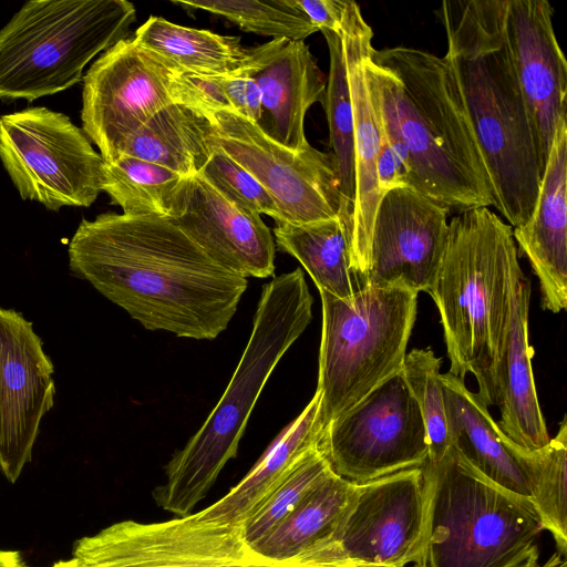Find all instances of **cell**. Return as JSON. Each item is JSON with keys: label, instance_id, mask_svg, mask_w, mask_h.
<instances>
[{"label": "cell", "instance_id": "1", "mask_svg": "<svg viewBox=\"0 0 567 567\" xmlns=\"http://www.w3.org/2000/svg\"><path fill=\"white\" fill-rule=\"evenodd\" d=\"M69 268L147 330L213 340L234 317L247 278L216 264L171 218L104 213L82 219Z\"/></svg>", "mask_w": 567, "mask_h": 567}, {"label": "cell", "instance_id": "2", "mask_svg": "<svg viewBox=\"0 0 567 567\" xmlns=\"http://www.w3.org/2000/svg\"><path fill=\"white\" fill-rule=\"evenodd\" d=\"M363 68L408 187L458 214L492 206L486 169L449 63L398 45L373 48Z\"/></svg>", "mask_w": 567, "mask_h": 567}, {"label": "cell", "instance_id": "3", "mask_svg": "<svg viewBox=\"0 0 567 567\" xmlns=\"http://www.w3.org/2000/svg\"><path fill=\"white\" fill-rule=\"evenodd\" d=\"M504 0L443 1V59L458 86L493 205L512 228L534 209L545 166L528 106L502 37Z\"/></svg>", "mask_w": 567, "mask_h": 567}, {"label": "cell", "instance_id": "4", "mask_svg": "<svg viewBox=\"0 0 567 567\" xmlns=\"http://www.w3.org/2000/svg\"><path fill=\"white\" fill-rule=\"evenodd\" d=\"M518 250L513 228L488 207L449 223L442 262L430 292L441 318L450 373H472L477 395L498 406V375L506 346Z\"/></svg>", "mask_w": 567, "mask_h": 567}, {"label": "cell", "instance_id": "5", "mask_svg": "<svg viewBox=\"0 0 567 567\" xmlns=\"http://www.w3.org/2000/svg\"><path fill=\"white\" fill-rule=\"evenodd\" d=\"M313 299L300 268L262 287L250 338L220 400L187 444L168 462L154 497L178 517L210 489L239 441L271 372L312 318Z\"/></svg>", "mask_w": 567, "mask_h": 567}, {"label": "cell", "instance_id": "6", "mask_svg": "<svg viewBox=\"0 0 567 567\" xmlns=\"http://www.w3.org/2000/svg\"><path fill=\"white\" fill-rule=\"evenodd\" d=\"M135 20L126 0L27 1L0 29V100L32 102L68 90Z\"/></svg>", "mask_w": 567, "mask_h": 567}, {"label": "cell", "instance_id": "7", "mask_svg": "<svg viewBox=\"0 0 567 567\" xmlns=\"http://www.w3.org/2000/svg\"><path fill=\"white\" fill-rule=\"evenodd\" d=\"M422 470L427 489L423 567H506L543 530L528 499L493 483L453 447Z\"/></svg>", "mask_w": 567, "mask_h": 567}, {"label": "cell", "instance_id": "8", "mask_svg": "<svg viewBox=\"0 0 567 567\" xmlns=\"http://www.w3.org/2000/svg\"><path fill=\"white\" fill-rule=\"evenodd\" d=\"M319 292L322 330L317 391L323 432L334 417L401 371L419 293L368 287L346 300Z\"/></svg>", "mask_w": 567, "mask_h": 567}, {"label": "cell", "instance_id": "9", "mask_svg": "<svg viewBox=\"0 0 567 567\" xmlns=\"http://www.w3.org/2000/svg\"><path fill=\"white\" fill-rule=\"evenodd\" d=\"M340 548L330 540L277 561L246 542L241 525L189 514L158 523H115L76 540L73 557L85 567H324Z\"/></svg>", "mask_w": 567, "mask_h": 567}, {"label": "cell", "instance_id": "10", "mask_svg": "<svg viewBox=\"0 0 567 567\" xmlns=\"http://www.w3.org/2000/svg\"><path fill=\"white\" fill-rule=\"evenodd\" d=\"M0 161L22 199L53 212L90 207L102 192V156L68 115L44 106L0 116Z\"/></svg>", "mask_w": 567, "mask_h": 567}, {"label": "cell", "instance_id": "11", "mask_svg": "<svg viewBox=\"0 0 567 567\" xmlns=\"http://www.w3.org/2000/svg\"><path fill=\"white\" fill-rule=\"evenodd\" d=\"M318 447L337 475L357 484L422 467L427 434L402 371L334 417Z\"/></svg>", "mask_w": 567, "mask_h": 567}, {"label": "cell", "instance_id": "12", "mask_svg": "<svg viewBox=\"0 0 567 567\" xmlns=\"http://www.w3.org/2000/svg\"><path fill=\"white\" fill-rule=\"evenodd\" d=\"M209 140L247 169L276 203L279 223L309 224L340 217L341 194L331 152L289 150L231 110L203 114Z\"/></svg>", "mask_w": 567, "mask_h": 567}, {"label": "cell", "instance_id": "13", "mask_svg": "<svg viewBox=\"0 0 567 567\" xmlns=\"http://www.w3.org/2000/svg\"><path fill=\"white\" fill-rule=\"evenodd\" d=\"M173 72L125 38L107 49L83 76L82 130L104 162L117 159L128 138L171 104Z\"/></svg>", "mask_w": 567, "mask_h": 567}, {"label": "cell", "instance_id": "14", "mask_svg": "<svg viewBox=\"0 0 567 567\" xmlns=\"http://www.w3.org/2000/svg\"><path fill=\"white\" fill-rule=\"evenodd\" d=\"M427 489L422 467L357 484L334 539L352 558L388 567L422 564Z\"/></svg>", "mask_w": 567, "mask_h": 567}, {"label": "cell", "instance_id": "15", "mask_svg": "<svg viewBox=\"0 0 567 567\" xmlns=\"http://www.w3.org/2000/svg\"><path fill=\"white\" fill-rule=\"evenodd\" d=\"M53 374L32 322L0 307V470L11 483L31 462L41 421L54 405Z\"/></svg>", "mask_w": 567, "mask_h": 567}, {"label": "cell", "instance_id": "16", "mask_svg": "<svg viewBox=\"0 0 567 567\" xmlns=\"http://www.w3.org/2000/svg\"><path fill=\"white\" fill-rule=\"evenodd\" d=\"M450 213L410 187L385 193L372 227L368 287L430 293L446 246Z\"/></svg>", "mask_w": 567, "mask_h": 567}, {"label": "cell", "instance_id": "17", "mask_svg": "<svg viewBox=\"0 0 567 567\" xmlns=\"http://www.w3.org/2000/svg\"><path fill=\"white\" fill-rule=\"evenodd\" d=\"M546 0H504L502 37L528 106L546 166L555 132L567 118V62Z\"/></svg>", "mask_w": 567, "mask_h": 567}, {"label": "cell", "instance_id": "18", "mask_svg": "<svg viewBox=\"0 0 567 567\" xmlns=\"http://www.w3.org/2000/svg\"><path fill=\"white\" fill-rule=\"evenodd\" d=\"M341 33L354 123L355 195L350 227V260L354 274L368 288L369 248L375 213L382 198L377 176L381 151V125L364 74V58L373 49V31L357 2L350 1Z\"/></svg>", "mask_w": 567, "mask_h": 567}, {"label": "cell", "instance_id": "19", "mask_svg": "<svg viewBox=\"0 0 567 567\" xmlns=\"http://www.w3.org/2000/svg\"><path fill=\"white\" fill-rule=\"evenodd\" d=\"M216 264L244 278L274 275L276 245L261 216L225 198L200 173L173 219Z\"/></svg>", "mask_w": 567, "mask_h": 567}, {"label": "cell", "instance_id": "20", "mask_svg": "<svg viewBox=\"0 0 567 567\" xmlns=\"http://www.w3.org/2000/svg\"><path fill=\"white\" fill-rule=\"evenodd\" d=\"M244 70L261 94L256 125L289 150L308 148L305 117L315 103H323L327 76L305 41L275 39L251 47Z\"/></svg>", "mask_w": 567, "mask_h": 567}, {"label": "cell", "instance_id": "21", "mask_svg": "<svg viewBox=\"0 0 567 567\" xmlns=\"http://www.w3.org/2000/svg\"><path fill=\"white\" fill-rule=\"evenodd\" d=\"M567 118L553 138L538 196L526 223L513 237L539 281L542 307L558 313L567 307Z\"/></svg>", "mask_w": 567, "mask_h": 567}, {"label": "cell", "instance_id": "22", "mask_svg": "<svg viewBox=\"0 0 567 567\" xmlns=\"http://www.w3.org/2000/svg\"><path fill=\"white\" fill-rule=\"evenodd\" d=\"M440 379L451 447L493 483L530 502L532 451L501 431L488 406L466 388L464 380L450 372L441 373Z\"/></svg>", "mask_w": 567, "mask_h": 567}, {"label": "cell", "instance_id": "23", "mask_svg": "<svg viewBox=\"0 0 567 567\" xmlns=\"http://www.w3.org/2000/svg\"><path fill=\"white\" fill-rule=\"evenodd\" d=\"M530 291V282L518 266L514 275L509 324L498 375V427L526 451L539 450L550 441L532 368L533 348L528 342Z\"/></svg>", "mask_w": 567, "mask_h": 567}, {"label": "cell", "instance_id": "24", "mask_svg": "<svg viewBox=\"0 0 567 567\" xmlns=\"http://www.w3.org/2000/svg\"><path fill=\"white\" fill-rule=\"evenodd\" d=\"M320 392L287 425L247 475L223 498L194 514L204 522L241 525L255 507L290 473L299 460L318 446Z\"/></svg>", "mask_w": 567, "mask_h": 567}, {"label": "cell", "instance_id": "25", "mask_svg": "<svg viewBox=\"0 0 567 567\" xmlns=\"http://www.w3.org/2000/svg\"><path fill=\"white\" fill-rule=\"evenodd\" d=\"M133 40L173 73L226 76L245 66L249 48L240 39L151 16Z\"/></svg>", "mask_w": 567, "mask_h": 567}, {"label": "cell", "instance_id": "26", "mask_svg": "<svg viewBox=\"0 0 567 567\" xmlns=\"http://www.w3.org/2000/svg\"><path fill=\"white\" fill-rule=\"evenodd\" d=\"M210 130L205 115L171 103L157 111L128 138L121 155L193 177L203 169L213 153Z\"/></svg>", "mask_w": 567, "mask_h": 567}, {"label": "cell", "instance_id": "27", "mask_svg": "<svg viewBox=\"0 0 567 567\" xmlns=\"http://www.w3.org/2000/svg\"><path fill=\"white\" fill-rule=\"evenodd\" d=\"M278 248L293 256L310 275L319 291L350 299L365 286L350 260V236L340 218L309 224L276 223Z\"/></svg>", "mask_w": 567, "mask_h": 567}, {"label": "cell", "instance_id": "28", "mask_svg": "<svg viewBox=\"0 0 567 567\" xmlns=\"http://www.w3.org/2000/svg\"><path fill=\"white\" fill-rule=\"evenodd\" d=\"M354 487L355 483L332 471L255 549L272 560L288 561L316 546L336 540V532Z\"/></svg>", "mask_w": 567, "mask_h": 567}, {"label": "cell", "instance_id": "29", "mask_svg": "<svg viewBox=\"0 0 567 567\" xmlns=\"http://www.w3.org/2000/svg\"><path fill=\"white\" fill-rule=\"evenodd\" d=\"M188 178L157 164L121 155L104 162L102 192L125 215L174 219L182 208Z\"/></svg>", "mask_w": 567, "mask_h": 567}, {"label": "cell", "instance_id": "30", "mask_svg": "<svg viewBox=\"0 0 567 567\" xmlns=\"http://www.w3.org/2000/svg\"><path fill=\"white\" fill-rule=\"evenodd\" d=\"M320 32L327 41L330 59L322 106L328 121L331 153L334 156L339 178L340 218L344 221L350 235L355 195L354 123L346 49L341 30Z\"/></svg>", "mask_w": 567, "mask_h": 567}, {"label": "cell", "instance_id": "31", "mask_svg": "<svg viewBox=\"0 0 567 567\" xmlns=\"http://www.w3.org/2000/svg\"><path fill=\"white\" fill-rule=\"evenodd\" d=\"M530 503L543 530H548L557 550L567 554V420L549 443L532 451L528 461Z\"/></svg>", "mask_w": 567, "mask_h": 567}, {"label": "cell", "instance_id": "32", "mask_svg": "<svg viewBox=\"0 0 567 567\" xmlns=\"http://www.w3.org/2000/svg\"><path fill=\"white\" fill-rule=\"evenodd\" d=\"M172 3L221 16L243 31L271 40L303 41L318 31L295 0H172Z\"/></svg>", "mask_w": 567, "mask_h": 567}, {"label": "cell", "instance_id": "33", "mask_svg": "<svg viewBox=\"0 0 567 567\" xmlns=\"http://www.w3.org/2000/svg\"><path fill=\"white\" fill-rule=\"evenodd\" d=\"M331 472L319 447L310 449L241 524L246 542L261 544Z\"/></svg>", "mask_w": 567, "mask_h": 567}, {"label": "cell", "instance_id": "34", "mask_svg": "<svg viewBox=\"0 0 567 567\" xmlns=\"http://www.w3.org/2000/svg\"><path fill=\"white\" fill-rule=\"evenodd\" d=\"M441 358L429 349H413L406 352L403 364V378L415 399L429 440L431 463L441 461L450 451L446 413L441 383Z\"/></svg>", "mask_w": 567, "mask_h": 567}, {"label": "cell", "instance_id": "35", "mask_svg": "<svg viewBox=\"0 0 567 567\" xmlns=\"http://www.w3.org/2000/svg\"><path fill=\"white\" fill-rule=\"evenodd\" d=\"M212 146L213 153L199 173L231 203L279 223L278 207L265 187L220 148Z\"/></svg>", "mask_w": 567, "mask_h": 567}, {"label": "cell", "instance_id": "36", "mask_svg": "<svg viewBox=\"0 0 567 567\" xmlns=\"http://www.w3.org/2000/svg\"><path fill=\"white\" fill-rule=\"evenodd\" d=\"M171 102L200 114L231 110L217 76L173 73L169 82Z\"/></svg>", "mask_w": 567, "mask_h": 567}, {"label": "cell", "instance_id": "37", "mask_svg": "<svg viewBox=\"0 0 567 567\" xmlns=\"http://www.w3.org/2000/svg\"><path fill=\"white\" fill-rule=\"evenodd\" d=\"M217 78L231 111L255 124L258 123L261 115V94L256 81L244 68L233 74Z\"/></svg>", "mask_w": 567, "mask_h": 567}, {"label": "cell", "instance_id": "38", "mask_svg": "<svg viewBox=\"0 0 567 567\" xmlns=\"http://www.w3.org/2000/svg\"><path fill=\"white\" fill-rule=\"evenodd\" d=\"M318 31L339 32L350 0H295Z\"/></svg>", "mask_w": 567, "mask_h": 567}, {"label": "cell", "instance_id": "39", "mask_svg": "<svg viewBox=\"0 0 567 567\" xmlns=\"http://www.w3.org/2000/svg\"><path fill=\"white\" fill-rule=\"evenodd\" d=\"M563 558H566V556L557 550L542 564L539 561V549L536 544H533L506 567H554Z\"/></svg>", "mask_w": 567, "mask_h": 567}, {"label": "cell", "instance_id": "40", "mask_svg": "<svg viewBox=\"0 0 567 567\" xmlns=\"http://www.w3.org/2000/svg\"><path fill=\"white\" fill-rule=\"evenodd\" d=\"M0 567H28V565L19 551L0 550Z\"/></svg>", "mask_w": 567, "mask_h": 567}, {"label": "cell", "instance_id": "41", "mask_svg": "<svg viewBox=\"0 0 567 567\" xmlns=\"http://www.w3.org/2000/svg\"><path fill=\"white\" fill-rule=\"evenodd\" d=\"M51 567H85V566L82 565L78 559L72 557L71 559H68V560H60V561L53 564Z\"/></svg>", "mask_w": 567, "mask_h": 567}, {"label": "cell", "instance_id": "42", "mask_svg": "<svg viewBox=\"0 0 567 567\" xmlns=\"http://www.w3.org/2000/svg\"><path fill=\"white\" fill-rule=\"evenodd\" d=\"M554 567H567L566 558L559 560Z\"/></svg>", "mask_w": 567, "mask_h": 567}, {"label": "cell", "instance_id": "43", "mask_svg": "<svg viewBox=\"0 0 567 567\" xmlns=\"http://www.w3.org/2000/svg\"><path fill=\"white\" fill-rule=\"evenodd\" d=\"M409 567H423V566L421 564H413V565H411Z\"/></svg>", "mask_w": 567, "mask_h": 567}]
</instances>
